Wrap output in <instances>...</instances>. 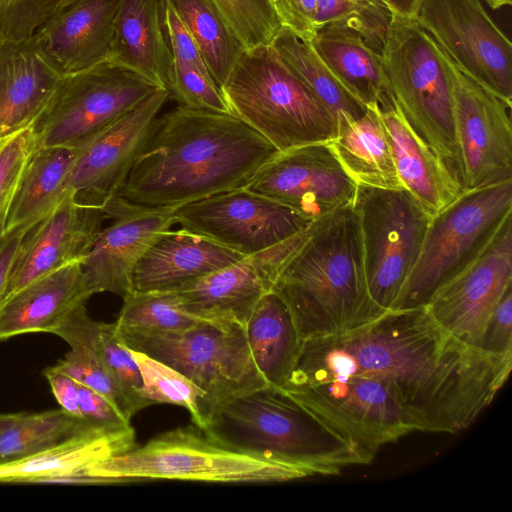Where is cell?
Here are the masks:
<instances>
[{
    "label": "cell",
    "instance_id": "4dcf8cb0",
    "mask_svg": "<svg viewBox=\"0 0 512 512\" xmlns=\"http://www.w3.org/2000/svg\"><path fill=\"white\" fill-rule=\"evenodd\" d=\"M244 330L258 372L268 385L282 388L292 373L302 342L289 309L269 292L256 305Z\"/></svg>",
    "mask_w": 512,
    "mask_h": 512
},
{
    "label": "cell",
    "instance_id": "ffe728a7",
    "mask_svg": "<svg viewBox=\"0 0 512 512\" xmlns=\"http://www.w3.org/2000/svg\"><path fill=\"white\" fill-rule=\"evenodd\" d=\"M105 219L101 205L82 200L70 190L46 217L24 234L1 304L35 279L69 263L83 261Z\"/></svg>",
    "mask_w": 512,
    "mask_h": 512
},
{
    "label": "cell",
    "instance_id": "d4e9b609",
    "mask_svg": "<svg viewBox=\"0 0 512 512\" xmlns=\"http://www.w3.org/2000/svg\"><path fill=\"white\" fill-rule=\"evenodd\" d=\"M61 77L41 53L33 36L0 40V138L30 127Z\"/></svg>",
    "mask_w": 512,
    "mask_h": 512
},
{
    "label": "cell",
    "instance_id": "52a82bcc",
    "mask_svg": "<svg viewBox=\"0 0 512 512\" xmlns=\"http://www.w3.org/2000/svg\"><path fill=\"white\" fill-rule=\"evenodd\" d=\"M380 55L403 118L458 180L449 57L415 20L396 17H392Z\"/></svg>",
    "mask_w": 512,
    "mask_h": 512
},
{
    "label": "cell",
    "instance_id": "8992f818",
    "mask_svg": "<svg viewBox=\"0 0 512 512\" xmlns=\"http://www.w3.org/2000/svg\"><path fill=\"white\" fill-rule=\"evenodd\" d=\"M86 475L109 483L182 480L275 483L308 477L302 470L226 447L194 425L159 434L141 446L103 459Z\"/></svg>",
    "mask_w": 512,
    "mask_h": 512
},
{
    "label": "cell",
    "instance_id": "2e32d148",
    "mask_svg": "<svg viewBox=\"0 0 512 512\" xmlns=\"http://www.w3.org/2000/svg\"><path fill=\"white\" fill-rule=\"evenodd\" d=\"M512 286V215L482 254L442 286L426 308L452 337L481 349L488 320Z\"/></svg>",
    "mask_w": 512,
    "mask_h": 512
},
{
    "label": "cell",
    "instance_id": "e575fe53",
    "mask_svg": "<svg viewBox=\"0 0 512 512\" xmlns=\"http://www.w3.org/2000/svg\"><path fill=\"white\" fill-rule=\"evenodd\" d=\"M131 350L143 381L141 397L146 406L174 404L185 408L193 423L204 430L212 414L206 393L189 378L142 352Z\"/></svg>",
    "mask_w": 512,
    "mask_h": 512
},
{
    "label": "cell",
    "instance_id": "5b68a950",
    "mask_svg": "<svg viewBox=\"0 0 512 512\" xmlns=\"http://www.w3.org/2000/svg\"><path fill=\"white\" fill-rule=\"evenodd\" d=\"M220 90L230 113L280 152L328 142L335 135L334 115L271 44L242 49Z\"/></svg>",
    "mask_w": 512,
    "mask_h": 512
},
{
    "label": "cell",
    "instance_id": "f35d334b",
    "mask_svg": "<svg viewBox=\"0 0 512 512\" xmlns=\"http://www.w3.org/2000/svg\"><path fill=\"white\" fill-rule=\"evenodd\" d=\"M97 351L103 368L119 390L132 418L147 407L141 397L143 381L130 348L118 336L115 323H99Z\"/></svg>",
    "mask_w": 512,
    "mask_h": 512
},
{
    "label": "cell",
    "instance_id": "3957f363",
    "mask_svg": "<svg viewBox=\"0 0 512 512\" xmlns=\"http://www.w3.org/2000/svg\"><path fill=\"white\" fill-rule=\"evenodd\" d=\"M271 292L289 309L301 340L353 329L386 312L369 294L352 206L313 221L308 237L279 269Z\"/></svg>",
    "mask_w": 512,
    "mask_h": 512
},
{
    "label": "cell",
    "instance_id": "484cf974",
    "mask_svg": "<svg viewBox=\"0 0 512 512\" xmlns=\"http://www.w3.org/2000/svg\"><path fill=\"white\" fill-rule=\"evenodd\" d=\"M108 61L168 90L173 55L163 24L162 0H120Z\"/></svg>",
    "mask_w": 512,
    "mask_h": 512
},
{
    "label": "cell",
    "instance_id": "277c9868",
    "mask_svg": "<svg viewBox=\"0 0 512 512\" xmlns=\"http://www.w3.org/2000/svg\"><path fill=\"white\" fill-rule=\"evenodd\" d=\"M236 451L335 476L360 465L351 448L281 388L265 385L217 406L203 430Z\"/></svg>",
    "mask_w": 512,
    "mask_h": 512
},
{
    "label": "cell",
    "instance_id": "ac0fdd59",
    "mask_svg": "<svg viewBox=\"0 0 512 512\" xmlns=\"http://www.w3.org/2000/svg\"><path fill=\"white\" fill-rule=\"evenodd\" d=\"M102 208L112 222L99 232L82 268L93 294L110 292L124 298L133 292L139 259L159 235L176 224L178 207L146 206L116 194Z\"/></svg>",
    "mask_w": 512,
    "mask_h": 512
},
{
    "label": "cell",
    "instance_id": "6da1fadb",
    "mask_svg": "<svg viewBox=\"0 0 512 512\" xmlns=\"http://www.w3.org/2000/svg\"><path fill=\"white\" fill-rule=\"evenodd\" d=\"M511 369L512 353L461 343L422 306L388 310L356 328L302 340L281 389L363 465L410 433L465 431Z\"/></svg>",
    "mask_w": 512,
    "mask_h": 512
},
{
    "label": "cell",
    "instance_id": "bcb514c9",
    "mask_svg": "<svg viewBox=\"0 0 512 512\" xmlns=\"http://www.w3.org/2000/svg\"><path fill=\"white\" fill-rule=\"evenodd\" d=\"M481 349L493 354L512 353V286L505 291L488 320Z\"/></svg>",
    "mask_w": 512,
    "mask_h": 512
},
{
    "label": "cell",
    "instance_id": "7dc6e473",
    "mask_svg": "<svg viewBox=\"0 0 512 512\" xmlns=\"http://www.w3.org/2000/svg\"><path fill=\"white\" fill-rule=\"evenodd\" d=\"M44 376L61 409L73 417L82 419L79 409V383L70 376L54 370L52 367L44 370Z\"/></svg>",
    "mask_w": 512,
    "mask_h": 512
},
{
    "label": "cell",
    "instance_id": "816d5d0a",
    "mask_svg": "<svg viewBox=\"0 0 512 512\" xmlns=\"http://www.w3.org/2000/svg\"><path fill=\"white\" fill-rule=\"evenodd\" d=\"M5 218L6 217H3L0 219V253L9 238V235H6L5 231H4L5 230Z\"/></svg>",
    "mask_w": 512,
    "mask_h": 512
},
{
    "label": "cell",
    "instance_id": "5bb4252c",
    "mask_svg": "<svg viewBox=\"0 0 512 512\" xmlns=\"http://www.w3.org/2000/svg\"><path fill=\"white\" fill-rule=\"evenodd\" d=\"M174 218L181 228L244 256L277 245L311 223L289 207L244 188L179 206Z\"/></svg>",
    "mask_w": 512,
    "mask_h": 512
},
{
    "label": "cell",
    "instance_id": "44dd1931",
    "mask_svg": "<svg viewBox=\"0 0 512 512\" xmlns=\"http://www.w3.org/2000/svg\"><path fill=\"white\" fill-rule=\"evenodd\" d=\"M120 0H73L33 35L48 62L63 76L108 61Z\"/></svg>",
    "mask_w": 512,
    "mask_h": 512
},
{
    "label": "cell",
    "instance_id": "e0dca14e",
    "mask_svg": "<svg viewBox=\"0 0 512 512\" xmlns=\"http://www.w3.org/2000/svg\"><path fill=\"white\" fill-rule=\"evenodd\" d=\"M312 223L277 245L172 291L181 307L201 320L245 327L258 302L271 292L285 260L308 237Z\"/></svg>",
    "mask_w": 512,
    "mask_h": 512
},
{
    "label": "cell",
    "instance_id": "b9f144b4",
    "mask_svg": "<svg viewBox=\"0 0 512 512\" xmlns=\"http://www.w3.org/2000/svg\"><path fill=\"white\" fill-rule=\"evenodd\" d=\"M73 0H0V40H23Z\"/></svg>",
    "mask_w": 512,
    "mask_h": 512
},
{
    "label": "cell",
    "instance_id": "9a60e30c",
    "mask_svg": "<svg viewBox=\"0 0 512 512\" xmlns=\"http://www.w3.org/2000/svg\"><path fill=\"white\" fill-rule=\"evenodd\" d=\"M242 188L281 203L312 222L353 207L358 185L328 143L319 142L279 151Z\"/></svg>",
    "mask_w": 512,
    "mask_h": 512
},
{
    "label": "cell",
    "instance_id": "83f0119b",
    "mask_svg": "<svg viewBox=\"0 0 512 512\" xmlns=\"http://www.w3.org/2000/svg\"><path fill=\"white\" fill-rule=\"evenodd\" d=\"M328 145L358 185L382 189L404 188L396 171L378 105L367 106L359 118L340 112Z\"/></svg>",
    "mask_w": 512,
    "mask_h": 512
},
{
    "label": "cell",
    "instance_id": "ee69618b",
    "mask_svg": "<svg viewBox=\"0 0 512 512\" xmlns=\"http://www.w3.org/2000/svg\"><path fill=\"white\" fill-rule=\"evenodd\" d=\"M280 26L311 42L319 31L317 0H267Z\"/></svg>",
    "mask_w": 512,
    "mask_h": 512
},
{
    "label": "cell",
    "instance_id": "cb8c5ba5",
    "mask_svg": "<svg viewBox=\"0 0 512 512\" xmlns=\"http://www.w3.org/2000/svg\"><path fill=\"white\" fill-rule=\"evenodd\" d=\"M83 261L64 265L24 286L0 305V341L55 330L70 312L94 295Z\"/></svg>",
    "mask_w": 512,
    "mask_h": 512
},
{
    "label": "cell",
    "instance_id": "ab89813d",
    "mask_svg": "<svg viewBox=\"0 0 512 512\" xmlns=\"http://www.w3.org/2000/svg\"><path fill=\"white\" fill-rule=\"evenodd\" d=\"M169 91L180 106L218 113H230L223 94L211 75L193 65L173 59Z\"/></svg>",
    "mask_w": 512,
    "mask_h": 512
},
{
    "label": "cell",
    "instance_id": "f6af8a7d",
    "mask_svg": "<svg viewBox=\"0 0 512 512\" xmlns=\"http://www.w3.org/2000/svg\"><path fill=\"white\" fill-rule=\"evenodd\" d=\"M78 395L81 417L89 425L107 432L132 427L131 420L102 394L79 384Z\"/></svg>",
    "mask_w": 512,
    "mask_h": 512
},
{
    "label": "cell",
    "instance_id": "8d00e7d4",
    "mask_svg": "<svg viewBox=\"0 0 512 512\" xmlns=\"http://www.w3.org/2000/svg\"><path fill=\"white\" fill-rule=\"evenodd\" d=\"M199 321L181 307L174 291H148L125 296L115 324L123 329L161 332L183 330Z\"/></svg>",
    "mask_w": 512,
    "mask_h": 512
},
{
    "label": "cell",
    "instance_id": "d6986e66",
    "mask_svg": "<svg viewBox=\"0 0 512 512\" xmlns=\"http://www.w3.org/2000/svg\"><path fill=\"white\" fill-rule=\"evenodd\" d=\"M169 91L158 88L78 149L68 189L103 205L124 185Z\"/></svg>",
    "mask_w": 512,
    "mask_h": 512
},
{
    "label": "cell",
    "instance_id": "d6a6232c",
    "mask_svg": "<svg viewBox=\"0 0 512 512\" xmlns=\"http://www.w3.org/2000/svg\"><path fill=\"white\" fill-rule=\"evenodd\" d=\"M271 45L291 72L337 118L340 112L352 118L361 117L367 110L334 75L311 42L299 39L291 31L280 28Z\"/></svg>",
    "mask_w": 512,
    "mask_h": 512
},
{
    "label": "cell",
    "instance_id": "ba28073f",
    "mask_svg": "<svg viewBox=\"0 0 512 512\" xmlns=\"http://www.w3.org/2000/svg\"><path fill=\"white\" fill-rule=\"evenodd\" d=\"M512 215V179L463 191L431 217L420 255L390 310L426 306L468 268Z\"/></svg>",
    "mask_w": 512,
    "mask_h": 512
},
{
    "label": "cell",
    "instance_id": "30bf717a",
    "mask_svg": "<svg viewBox=\"0 0 512 512\" xmlns=\"http://www.w3.org/2000/svg\"><path fill=\"white\" fill-rule=\"evenodd\" d=\"M158 87L109 61L63 75L32 123L36 145L80 149Z\"/></svg>",
    "mask_w": 512,
    "mask_h": 512
},
{
    "label": "cell",
    "instance_id": "1f68e13d",
    "mask_svg": "<svg viewBox=\"0 0 512 512\" xmlns=\"http://www.w3.org/2000/svg\"><path fill=\"white\" fill-rule=\"evenodd\" d=\"M99 323L89 317L85 304L74 308L53 333L64 339L70 349L52 368L102 394L131 420L119 390L106 373L98 355Z\"/></svg>",
    "mask_w": 512,
    "mask_h": 512
},
{
    "label": "cell",
    "instance_id": "f907efd6",
    "mask_svg": "<svg viewBox=\"0 0 512 512\" xmlns=\"http://www.w3.org/2000/svg\"><path fill=\"white\" fill-rule=\"evenodd\" d=\"M21 413L0 414V436L20 417Z\"/></svg>",
    "mask_w": 512,
    "mask_h": 512
},
{
    "label": "cell",
    "instance_id": "d590c367",
    "mask_svg": "<svg viewBox=\"0 0 512 512\" xmlns=\"http://www.w3.org/2000/svg\"><path fill=\"white\" fill-rule=\"evenodd\" d=\"M63 409L21 413L0 436V463L17 460L51 448L89 427Z\"/></svg>",
    "mask_w": 512,
    "mask_h": 512
},
{
    "label": "cell",
    "instance_id": "7402d4cb",
    "mask_svg": "<svg viewBox=\"0 0 512 512\" xmlns=\"http://www.w3.org/2000/svg\"><path fill=\"white\" fill-rule=\"evenodd\" d=\"M136 446L133 427L107 432L89 426L63 442L17 460L0 463V482L109 484L86 475L89 467Z\"/></svg>",
    "mask_w": 512,
    "mask_h": 512
},
{
    "label": "cell",
    "instance_id": "c3c4849f",
    "mask_svg": "<svg viewBox=\"0 0 512 512\" xmlns=\"http://www.w3.org/2000/svg\"><path fill=\"white\" fill-rule=\"evenodd\" d=\"M25 233L18 232L9 235V238L0 253V304L6 288L11 267Z\"/></svg>",
    "mask_w": 512,
    "mask_h": 512
},
{
    "label": "cell",
    "instance_id": "603a6c76",
    "mask_svg": "<svg viewBox=\"0 0 512 512\" xmlns=\"http://www.w3.org/2000/svg\"><path fill=\"white\" fill-rule=\"evenodd\" d=\"M244 257L184 228H170L139 259L133 292L176 290Z\"/></svg>",
    "mask_w": 512,
    "mask_h": 512
},
{
    "label": "cell",
    "instance_id": "681fc988",
    "mask_svg": "<svg viewBox=\"0 0 512 512\" xmlns=\"http://www.w3.org/2000/svg\"><path fill=\"white\" fill-rule=\"evenodd\" d=\"M392 17L415 20L423 0H381Z\"/></svg>",
    "mask_w": 512,
    "mask_h": 512
},
{
    "label": "cell",
    "instance_id": "7a4b0ae2",
    "mask_svg": "<svg viewBox=\"0 0 512 512\" xmlns=\"http://www.w3.org/2000/svg\"><path fill=\"white\" fill-rule=\"evenodd\" d=\"M279 151L231 113L178 105L157 117L119 195L179 207L242 188Z\"/></svg>",
    "mask_w": 512,
    "mask_h": 512
},
{
    "label": "cell",
    "instance_id": "60d3db41",
    "mask_svg": "<svg viewBox=\"0 0 512 512\" xmlns=\"http://www.w3.org/2000/svg\"><path fill=\"white\" fill-rule=\"evenodd\" d=\"M36 146L31 126L0 138V219L7 215Z\"/></svg>",
    "mask_w": 512,
    "mask_h": 512
},
{
    "label": "cell",
    "instance_id": "f5cc1de1",
    "mask_svg": "<svg viewBox=\"0 0 512 512\" xmlns=\"http://www.w3.org/2000/svg\"><path fill=\"white\" fill-rule=\"evenodd\" d=\"M492 9H499L506 5H511L512 0H485Z\"/></svg>",
    "mask_w": 512,
    "mask_h": 512
},
{
    "label": "cell",
    "instance_id": "4316f807",
    "mask_svg": "<svg viewBox=\"0 0 512 512\" xmlns=\"http://www.w3.org/2000/svg\"><path fill=\"white\" fill-rule=\"evenodd\" d=\"M379 110L403 187L433 216L463 192L461 185L445 162L411 129L394 101Z\"/></svg>",
    "mask_w": 512,
    "mask_h": 512
},
{
    "label": "cell",
    "instance_id": "7bdbcfd3",
    "mask_svg": "<svg viewBox=\"0 0 512 512\" xmlns=\"http://www.w3.org/2000/svg\"><path fill=\"white\" fill-rule=\"evenodd\" d=\"M162 13L164 29L173 59L189 63L210 74L193 35L171 0H162Z\"/></svg>",
    "mask_w": 512,
    "mask_h": 512
},
{
    "label": "cell",
    "instance_id": "74e56055",
    "mask_svg": "<svg viewBox=\"0 0 512 512\" xmlns=\"http://www.w3.org/2000/svg\"><path fill=\"white\" fill-rule=\"evenodd\" d=\"M319 30L326 26L351 29L381 53L392 15L381 0H317Z\"/></svg>",
    "mask_w": 512,
    "mask_h": 512
},
{
    "label": "cell",
    "instance_id": "8fae6325",
    "mask_svg": "<svg viewBox=\"0 0 512 512\" xmlns=\"http://www.w3.org/2000/svg\"><path fill=\"white\" fill-rule=\"evenodd\" d=\"M353 208L370 297L388 311L420 255L432 215L405 188L358 186Z\"/></svg>",
    "mask_w": 512,
    "mask_h": 512
},
{
    "label": "cell",
    "instance_id": "836d02e7",
    "mask_svg": "<svg viewBox=\"0 0 512 512\" xmlns=\"http://www.w3.org/2000/svg\"><path fill=\"white\" fill-rule=\"evenodd\" d=\"M193 35L207 69L220 88L242 47L212 0H171Z\"/></svg>",
    "mask_w": 512,
    "mask_h": 512
},
{
    "label": "cell",
    "instance_id": "4fadbf2b",
    "mask_svg": "<svg viewBox=\"0 0 512 512\" xmlns=\"http://www.w3.org/2000/svg\"><path fill=\"white\" fill-rule=\"evenodd\" d=\"M453 82L457 178L463 191L512 179L511 105L460 70Z\"/></svg>",
    "mask_w": 512,
    "mask_h": 512
},
{
    "label": "cell",
    "instance_id": "f546056e",
    "mask_svg": "<svg viewBox=\"0 0 512 512\" xmlns=\"http://www.w3.org/2000/svg\"><path fill=\"white\" fill-rule=\"evenodd\" d=\"M78 149L36 146L5 218V234L26 233L67 195Z\"/></svg>",
    "mask_w": 512,
    "mask_h": 512
},
{
    "label": "cell",
    "instance_id": "f1b7e54d",
    "mask_svg": "<svg viewBox=\"0 0 512 512\" xmlns=\"http://www.w3.org/2000/svg\"><path fill=\"white\" fill-rule=\"evenodd\" d=\"M311 43L334 75L366 107L384 109L393 103L381 55L360 34L342 26H326Z\"/></svg>",
    "mask_w": 512,
    "mask_h": 512
},
{
    "label": "cell",
    "instance_id": "9c48e42d",
    "mask_svg": "<svg viewBox=\"0 0 512 512\" xmlns=\"http://www.w3.org/2000/svg\"><path fill=\"white\" fill-rule=\"evenodd\" d=\"M116 330L128 348L193 381L206 393L213 411L233 397L267 385L254 364L242 326L201 320L177 331L145 332L117 326Z\"/></svg>",
    "mask_w": 512,
    "mask_h": 512
},
{
    "label": "cell",
    "instance_id": "7c38bea8",
    "mask_svg": "<svg viewBox=\"0 0 512 512\" xmlns=\"http://www.w3.org/2000/svg\"><path fill=\"white\" fill-rule=\"evenodd\" d=\"M415 21L460 70L512 106V44L479 0H423Z\"/></svg>",
    "mask_w": 512,
    "mask_h": 512
}]
</instances>
